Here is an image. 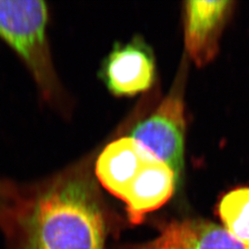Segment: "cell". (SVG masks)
Returning a JSON list of instances; mask_svg holds the SVG:
<instances>
[{"mask_svg":"<svg viewBox=\"0 0 249 249\" xmlns=\"http://www.w3.org/2000/svg\"><path fill=\"white\" fill-rule=\"evenodd\" d=\"M0 230L6 249H106L103 208L89 178L77 173L12 191Z\"/></svg>","mask_w":249,"mask_h":249,"instance_id":"1","label":"cell"},{"mask_svg":"<svg viewBox=\"0 0 249 249\" xmlns=\"http://www.w3.org/2000/svg\"><path fill=\"white\" fill-rule=\"evenodd\" d=\"M47 20L48 9L43 1L0 0V37L22 57L44 87L52 83Z\"/></svg>","mask_w":249,"mask_h":249,"instance_id":"2","label":"cell"},{"mask_svg":"<svg viewBox=\"0 0 249 249\" xmlns=\"http://www.w3.org/2000/svg\"><path fill=\"white\" fill-rule=\"evenodd\" d=\"M185 130V104L180 82H177L155 112L134 127L130 138L167 164L179 178L184 166Z\"/></svg>","mask_w":249,"mask_h":249,"instance_id":"3","label":"cell"},{"mask_svg":"<svg viewBox=\"0 0 249 249\" xmlns=\"http://www.w3.org/2000/svg\"><path fill=\"white\" fill-rule=\"evenodd\" d=\"M154 79V56L140 39L116 45L105 62L104 80L116 96H133L142 92L151 87Z\"/></svg>","mask_w":249,"mask_h":249,"instance_id":"4","label":"cell"},{"mask_svg":"<svg viewBox=\"0 0 249 249\" xmlns=\"http://www.w3.org/2000/svg\"><path fill=\"white\" fill-rule=\"evenodd\" d=\"M231 1H187L185 43L198 67L211 62L218 53L223 27L231 13Z\"/></svg>","mask_w":249,"mask_h":249,"instance_id":"5","label":"cell"},{"mask_svg":"<svg viewBox=\"0 0 249 249\" xmlns=\"http://www.w3.org/2000/svg\"><path fill=\"white\" fill-rule=\"evenodd\" d=\"M153 158L156 157L136 140L122 138L110 143L102 151L95 173L103 187L123 200L137 175Z\"/></svg>","mask_w":249,"mask_h":249,"instance_id":"6","label":"cell"},{"mask_svg":"<svg viewBox=\"0 0 249 249\" xmlns=\"http://www.w3.org/2000/svg\"><path fill=\"white\" fill-rule=\"evenodd\" d=\"M178 178L167 164L149 160L128 187L123 201L130 223L140 224L145 215L165 204L174 194Z\"/></svg>","mask_w":249,"mask_h":249,"instance_id":"7","label":"cell"},{"mask_svg":"<svg viewBox=\"0 0 249 249\" xmlns=\"http://www.w3.org/2000/svg\"><path fill=\"white\" fill-rule=\"evenodd\" d=\"M138 249H249L224 227L203 220L168 223L160 235Z\"/></svg>","mask_w":249,"mask_h":249,"instance_id":"8","label":"cell"},{"mask_svg":"<svg viewBox=\"0 0 249 249\" xmlns=\"http://www.w3.org/2000/svg\"><path fill=\"white\" fill-rule=\"evenodd\" d=\"M218 213L225 229L249 249V187L227 193L218 206Z\"/></svg>","mask_w":249,"mask_h":249,"instance_id":"9","label":"cell"},{"mask_svg":"<svg viewBox=\"0 0 249 249\" xmlns=\"http://www.w3.org/2000/svg\"><path fill=\"white\" fill-rule=\"evenodd\" d=\"M9 192L10 190H0V212L2 211L4 205L6 204L8 198H9Z\"/></svg>","mask_w":249,"mask_h":249,"instance_id":"10","label":"cell"}]
</instances>
